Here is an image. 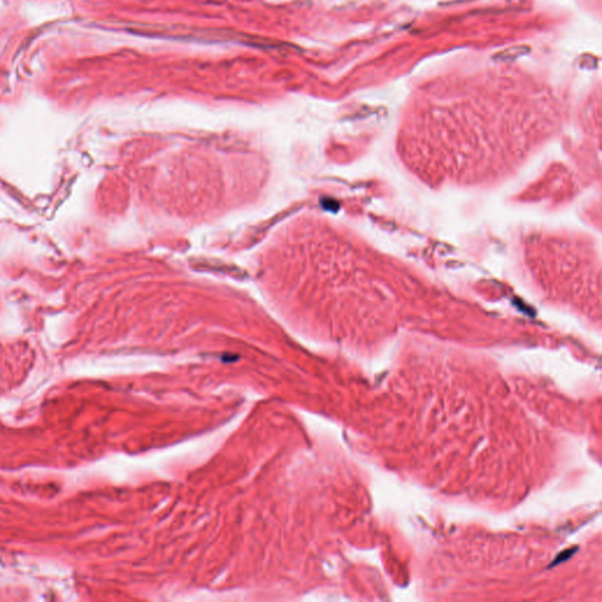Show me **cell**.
<instances>
[{
	"mask_svg": "<svg viewBox=\"0 0 602 602\" xmlns=\"http://www.w3.org/2000/svg\"><path fill=\"white\" fill-rule=\"evenodd\" d=\"M528 52L529 48H527L526 46H519V47H512L498 53V55L494 56V59L499 61H511L520 58L521 56L527 55Z\"/></svg>",
	"mask_w": 602,
	"mask_h": 602,
	"instance_id": "cell-1",
	"label": "cell"
}]
</instances>
